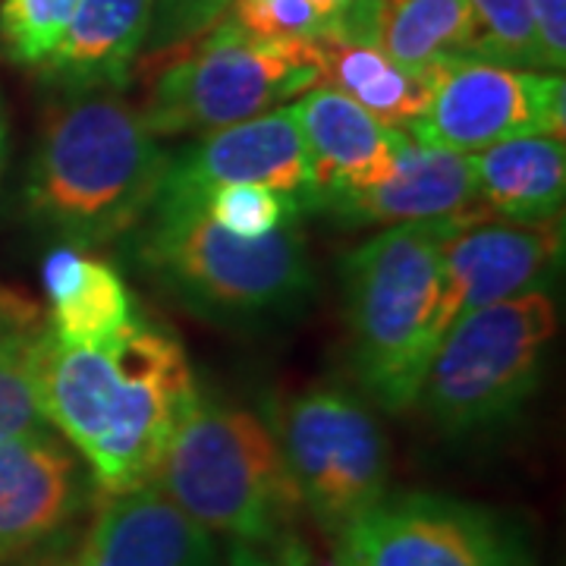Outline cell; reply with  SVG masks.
I'll use <instances>...</instances> for the list:
<instances>
[{
	"instance_id": "obj_1",
	"label": "cell",
	"mask_w": 566,
	"mask_h": 566,
	"mask_svg": "<svg viewBox=\"0 0 566 566\" xmlns=\"http://www.w3.org/2000/svg\"><path fill=\"white\" fill-rule=\"evenodd\" d=\"M32 378L44 419L80 453L102 494L155 482L170 438L202 394L180 337L142 312L102 344H63L41 327Z\"/></svg>"
},
{
	"instance_id": "obj_2",
	"label": "cell",
	"mask_w": 566,
	"mask_h": 566,
	"mask_svg": "<svg viewBox=\"0 0 566 566\" xmlns=\"http://www.w3.org/2000/svg\"><path fill=\"white\" fill-rule=\"evenodd\" d=\"M170 151L120 92L61 95L25 174L29 221L82 252L126 240L158 202Z\"/></svg>"
},
{
	"instance_id": "obj_3",
	"label": "cell",
	"mask_w": 566,
	"mask_h": 566,
	"mask_svg": "<svg viewBox=\"0 0 566 566\" xmlns=\"http://www.w3.org/2000/svg\"><path fill=\"white\" fill-rule=\"evenodd\" d=\"M126 240L148 281L211 322L281 318L303 308L315 290L303 218L262 240H240L205 214L202 196L158 192Z\"/></svg>"
},
{
	"instance_id": "obj_4",
	"label": "cell",
	"mask_w": 566,
	"mask_h": 566,
	"mask_svg": "<svg viewBox=\"0 0 566 566\" xmlns=\"http://www.w3.org/2000/svg\"><path fill=\"white\" fill-rule=\"evenodd\" d=\"M475 218L381 227L340 262L349 359L368 397L390 412L416 406L428 359L441 340V255Z\"/></svg>"
},
{
	"instance_id": "obj_5",
	"label": "cell",
	"mask_w": 566,
	"mask_h": 566,
	"mask_svg": "<svg viewBox=\"0 0 566 566\" xmlns=\"http://www.w3.org/2000/svg\"><path fill=\"white\" fill-rule=\"evenodd\" d=\"M155 482L208 535L274 545L303 510L274 428L252 409L202 397L170 438Z\"/></svg>"
},
{
	"instance_id": "obj_6",
	"label": "cell",
	"mask_w": 566,
	"mask_h": 566,
	"mask_svg": "<svg viewBox=\"0 0 566 566\" xmlns=\"http://www.w3.org/2000/svg\"><path fill=\"white\" fill-rule=\"evenodd\" d=\"M136 73L145 80L136 107L158 139L249 120L322 82L315 41L255 39L230 17L196 39L142 54Z\"/></svg>"
},
{
	"instance_id": "obj_7",
	"label": "cell",
	"mask_w": 566,
	"mask_h": 566,
	"mask_svg": "<svg viewBox=\"0 0 566 566\" xmlns=\"http://www.w3.org/2000/svg\"><path fill=\"white\" fill-rule=\"evenodd\" d=\"M554 337L557 303L551 290L469 312L434 346L416 403L447 434L497 428L535 394Z\"/></svg>"
},
{
	"instance_id": "obj_8",
	"label": "cell",
	"mask_w": 566,
	"mask_h": 566,
	"mask_svg": "<svg viewBox=\"0 0 566 566\" xmlns=\"http://www.w3.org/2000/svg\"><path fill=\"white\" fill-rule=\"evenodd\" d=\"M300 504L327 532L340 535L387 494V441L356 397L308 390L271 424Z\"/></svg>"
},
{
	"instance_id": "obj_9",
	"label": "cell",
	"mask_w": 566,
	"mask_h": 566,
	"mask_svg": "<svg viewBox=\"0 0 566 566\" xmlns=\"http://www.w3.org/2000/svg\"><path fill=\"white\" fill-rule=\"evenodd\" d=\"M337 566H528L497 513L441 494H385L337 535Z\"/></svg>"
},
{
	"instance_id": "obj_10",
	"label": "cell",
	"mask_w": 566,
	"mask_h": 566,
	"mask_svg": "<svg viewBox=\"0 0 566 566\" xmlns=\"http://www.w3.org/2000/svg\"><path fill=\"white\" fill-rule=\"evenodd\" d=\"M406 133L463 155L516 136H564V73L501 66L479 57L450 61L438 70L424 114Z\"/></svg>"
},
{
	"instance_id": "obj_11",
	"label": "cell",
	"mask_w": 566,
	"mask_h": 566,
	"mask_svg": "<svg viewBox=\"0 0 566 566\" xmlns=\"http://www.w3.org/2000/svg\"><path fill=\"white\" fill-rule=\"evenodd\" d=\"M564 264V214L551 221L475 218L460 227L441 255L438 334L485 305L551 290Z\"/></svg>"
},
{
	"instance_id": "obj_12",
	"label": "cell",
	"mask_w": 566,
	"mask_h": 566,
	"mask_svg": "<svg viewBox=\"0 0 566 566\" xmlns=\"http://www.w3.org/2000/svg\"><path fill=\"white\" fill-rule=\"evenodd\" d=\"M196 139L199 142L182 148L180 155H170L161 192L205 196L208 189L227 182H262L296 199L305 211L312 177L293 102Z\"/></svg>"
},
{
	"instance_id": "obj_13",
	"label": "cell",
	"mask_w": 566,
	"mask_h": 566,
	"mask_svg": "<svg viewBox=\"0 0 566 566\" xmlns=\"http://www.w3.org/2000/svg\"><path fill=\"white\" fill-rule=\"evenodd\" d=\"M92 475L57 431L0 444V566L51 547L88 497Z\"/></svg>"
},
{
	"instance_id": "obj_14",
	"label": "cell",
	"mask_w": 566,
	"mask_h": 566,
	"mask_svg": "<svg viewBox=\"0 0 566 566\" xmlns=\"http://www.w3.org/2000/svg\"><path fill=\"white\" fill-rule=\"evenodd\" d=\"M312 192L305 214L390 180L403 129L385 126L337 88L315 85L296 98Z\"/></svg>"
},
{
	"instance_id": "obj_15",
	"label": "cell",
	"mask_w": 566,
	"mask_h": 566,
	"mask_svg": "<svg viewBox=\"0 0 566 566\" xmlns=\"http://www.w3.org/2000/svg\"><path fill=\"white\" fill-rule=\"evenodd\" d=\"M318 214L346 227H394L488 211L479 202L469 155L412 139L403 129L390 180L331 202Z\"/></svg>"
},
{
	"instance_id": "obj_16",
	"label": "cell",
	"mask_w": 566,
	"mask_h": 566,
	"mask_svg": "<svg viewBox=\"0 0 566 566\" xmlns=\"http://www.w3.org/2000/svg\"><path fill=\"white\" fill-rule=\"evenodd\" d=\"M73 566H214V545L158 482H148L104 494Z\"/></svg>"
},
{
	"instance_id": "obj_17",
	"label": "cell",
	"mask_w": 566,
	"mask_h": 566,
	"mask_svg": "<svg viewBox=\"0 0 566 566\" xmlns=\"http://www.w3.org/2000/svg\"><path fill=\"white\" fill-rule=\"evenodd\" d=\"M151 0H80L39 76L61 95L123 92L145 54Z\"/></svg>"
},
{
	"instance_id": "obj_18",
	"label": "cell",
	"mask_w": 566,
	"mask_h": 566,
	"mask_svg": "<svg viewBox=\"0 0 566 566\" xmlns=\"http://www.w3.org/2000/svg\"><path fill=\"white\" fill-rule=\"evenodd\" d=\"M479 202L491 218L551 221L564 214V136H516L469 155Z\"/></svg>"
},
{
	"instance_id": "obj_19",
	"label": "cell",
	"mask_w": 566,
	"mask_h": 566,
	"mask_svg": "<svg viewBox=\"0 0 566 566\" xmlns=\"http://www.w3.org/2000/svg\"><path fill=\"white\" fill-rule=\"evenodd\" d=\"M48 331L63 344H102L136 318V303L114 264L61 245L44 259Z\"/></svg>"
},
{
	"instance_id": "obj_20",
	"label": "cell",
	"mask_w": 566,
	"mask_h": 566,
	"mask_svg": "<svg viewBox=\"0 0 566 566\" xmlns=\"http://www.w3.org/2000/svg\"><path fill=\"white\" fill-rule=\"evenodd\" d=\"M318 48V85L337 88L349 102L368 111L375 120L394 129H406L424 114L431 102L438 70H406L390 61L375 41L359 39H322Z\"/></svg>"
},
{
	"instance_id": "obj_21",
	"label": "cell",
	"mask_w": 566,
	"mask_h": 566,
	"mask_svg": "<svg viewBox=\"0 0 566 566\" xmlns=\"http://www.w3.org/2000/svg\"><path fill=\"white\" fill-rule=\"evenodd\" d=\"M375 44L406 70L475 57V25L465 0H394L378 17Z\"/></svg>"
},
{
	"instance_id": "obj_22",
	"label": "cell",
	"mask_w": 566,
	"mask_h": 566,
	"mask_svg": "<svg viewBox=\"0 0 566 566\" xmlns=\"http://www.w3.org/2000/svg\"><path fill=\"white\" fill-rule=\"evenodd\" d=\"M39 308L25 300L0 305V444L54 431L41 412L32 378V344L39 334Z\"/></svg>"
},
{
	"instance_id": "obj_23",
	"label": "cell",
	"mask_w": 566,
	"mask_h": 566,
	"mask_svg": "<svg viewBox=\"0 0 566 566\" xmlns=\"http://www.w3.org/2000/svg\"><path fill=\"white\" fill-rule=\"evenodd\" d=\"M205 214L240 240H262L283 223L300 221L303 205L262 182H227L202 196Z\"/></svg>"
},
{
	"instance_id": "obj_24",
	"label": "cell",
	"mask_w": 566,
	"mask_h": 566,
	"mask_svg": "<svg viewBox=\"0 0 566 566\" xmlns=\"http://www.w3.org/2000/svg\"><path fill=\"white\" fill-rule=\"evenodd\" d=\"M80 0H3L0 3V44L3 54L22 70L48 63L66 35Z\"/></svg>"
},
{
	"instance_id": "obj_25",
	"label": "cell",
	"mask_w": 566,
	"mask_h": 566,
	"mask_svg": "<svg viewBox=\"0 0 566 566\" xmlns=\"http://www.w3.org/2000/svg\"><path fill=\"white\" fill-rule=\"evenodd\" d=\"M475 25V57L501 66L542 70L528 0H465Z\"/></svg>"
},
{
	"instance_id": "obj_26",
	"label": "cell",
	"mask_w": 566,
	"mask_h": 566,
	"mask_svg": "<svg viewBox=\"0 0 566 566\" xmlns=\"http://www.w3.org/2000/svg\"><path fill=\"white\" fill-rule=\"evenodd\" d=\"M227 17L264 41H318L331 32L308 0H237Z\"/></svg>"
},
{
	"instance_id": "obj_27",
	"label": "cell",
	"mask_w": 566,
	"mask_h": 566,
	"mask_svg": "<svg viewBox=\"0 0 566 566\" xmlns=\"http://www.w3.org/2000/svg\"><path fill=\"white\" fill-rule=\"evenodd\" d=\"M237 0H151V25L145 54H155L177 41L196 39L230 13Z\"/></svg>"
},
{
	"instance_id": "obj_28",
	"label": "cell",
	"mask_w": 566,
	"mask_h": 566,
	"mask_svg": "<svg viewBox=\"0 0 566 566\" xmlns=\"http://www.w3.org/2000/svg\"><path fill=\"white\" fill-rule=\"evenodd\" d=\"M308 3L331 25V32L324 39L375 41L378 17L385 10V0H308Z\"/></svg>"
},
{
	"instance_id": "obj_29",
	"label": "cell",
	"mask_w": 566,
	"mask_h": 566,
	"mask_svg": "<svg viewBox=\"0 0 566 566\" xmlns=\"http://www.w3.org/2000/svg\"><path fill=\"white\" fill-rule=\"evenodd\" d=\"M538 32L542 70L564 73L566 66V0H528Z\"/></svg>"
},
{
	"instance_id": "obj_30",
	"label": "cell",
	"mask_w": 566,
	"mask_h": 566,
	"mask_svg": "<svg viewBox=\"0 0 566 566\" xmlns=\"http://www.w3.org/2000/svg\"><path fill=\"white\" fill-rule=\"evenodd\" d=\"M230 566H318L312 554L293 538H281L274 545H233Z\"/></svg>"
},
{
	"instance_id": "obj_31",
	"label": "cell",
	"mask_w": 566,
	"mask_h": 566,
	"mask_svg": "<svg viewBox=\"0 0 566 566\" xmlns=\"http://www.w3.org/2000/svg\"><path fill=\"white\" fill-rule=\"evenodd\" d=\"M3 148H7V123H3V104H0V167H3Z\"/></svg>"
},
{
	"instance_id": "obj_32",
	"label": "cell",
	"mask_w": 566,
	"mask_h": 566,
	"mask_svg": "<svg viewBox=\"0 0 566 566\" xmlns=\"http://www.w3.org/2000/svg\"><path fill=\"white\" fill-rule=\"evenodd\" d=\"M13 300V293H7V290H0V305H7Z\"/></svg>"
},
{
	"instance_id": "obj_33",
	"label": "cell",
	"mask_w": 566,
	"mask_h": 566,
	"mask_svg": "<svg viewBox=\"0 0 566 566\" xmlns=\"http://www.w3.org/2000/svg\"><path fill=\"white\" fill-rule=\"evenodd\" d=\"M61 566H73V560H66V564H61Z\"/></svg>"
},
{
	"instance_id": "obj_34",
	"label": "cell",
	"mask_w": 566,
	"mask_h": 566,
	"mask_svg": "<svg viewBox=\"0 0 566 566\" xmlns=\"http://www.w3.org/2000/svg\"><path fill=\"white\" fill-rule=\"evenodd\" d=\"M387 3H394V0H387Z\"/></svg>"
}]
</instances>
